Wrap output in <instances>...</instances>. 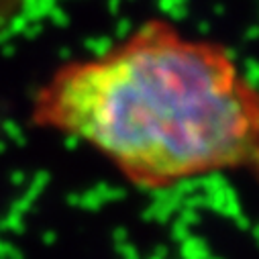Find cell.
<instances>
[{"instance_id":"obj_1","label":"cell","mask_w":259,"mask_h":259,"mask_svg":"<svg viewBox=\"0 0 259 259\" xmlns=\"http://www.w3.org/2000/svg\"><path fill=\"white\" fill-rule=\"evenodd\" d=\"M29 120L86 143L139 190L217 174L259 182V86L225 45L167 19L61 63L37 88Z\"/></svg>"}]
</instances>
